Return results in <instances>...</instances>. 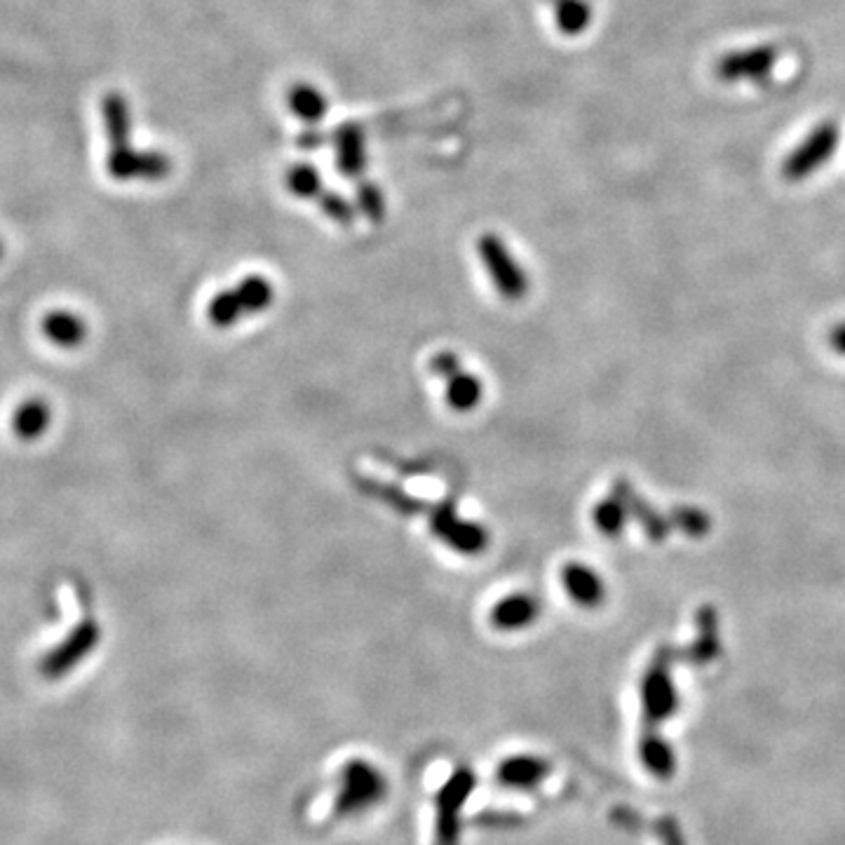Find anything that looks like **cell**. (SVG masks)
<instances>
[{"label": "cell", "instance_id": "cell-29", "mask_svg": "<svg viewBox=\"0 0 845 845\" xmlns=\"http://www.w3.org/2000/svg\"><path fill=\"white\" fill-rule=\"evenodd\" d=\"M319 202V210H323L331 221L341 223V225H352L355 221V207L341 198L338 193H331V191H323V196L317 198Z\"/></svg>", "mask_w": 845, "mask_h": 845}, {"label": "cell", "instance_id": "cell-13", "mask_svg": "<svg viewBox=\"0 0 845 845\" xmlns=\"http://www.w3.org/2000/svg\"><path fill=\"white\" fill-rule=\"evenodd\" d=\"M540 601L534 594L517 592L510 596H503L498 604L492 609V625L500 632H517L536 625V620L540 617Z\"/></svg>", "mask_w": 845, "mask_h": 845}, {"label": "cell", "instance_id": "cell-17", "mask_svg": "<svg viewBox=\"0 0 845 845\" xmlns=\"http://www.w3.org/2000/svg\"><path fill=\"white\" fill-rule=\"evenodd\" d=\"M102 113H104V127H106V137L110 148L127 146L129 135H131V113L129 104L125 102L123 94L110 92L102 102Z\"/></svg>", "mask_w": 845, "mask_h": 845}, {"label": "cell", "instance_id": "cell-31", "mask_svg": "<svg viewBox=\"0 0 845 845\" xmlns=\"http://www.w3.org/2000/svg\"><path fill=\"white\" fill-rule=\"evenodd\" d=\"M830 346L845 357V323L836 325L832 331H830Z\"/></svg>", "mask_w": 845, "mask_h": 845}, {"label": "cell", "instance_id": "cell-24", "mask_svg": "<svg viewBox=\"0 0 845 845\" xmlns=\"http://www.w3.org/2000/svg\"><path fill=\"white\" fill-rule=\"evenodd\" d=\"M672 529L682 531L688 538H705L711 531V517L703 507L693 505H674L669 515Z\"/></svg>", "mask_w": 845, "mask_h": 845}, {"label": "cell", "instance_id": "cell-26", "mask_svg": "<svg viewBox=\"0 0 845 845\" xmlns=\"http://www.w3.org/2000/svg\"><path fill=\"white\" fill-rule=\"evenodd\" d=\"M207 315H210V323L219 329H229V327H235L240 319L244 317L242 313V306L240 300L235 296V289H229V292H219L214 298L210 308H207Z\"/></svg>", "mask_w": 845, "mask_h": 845}, {"label": "cell", "instance_id": "cell-28", "mask_svg": "<svg viewBox=\"0 0 845 845\" xmlns=\"http://www.w3.org/2000/svg\"><path fill=\"white\" fill-rule=\"evenodd\" d=\"M642 751H644V763L651 768V773L655 775H667L669 768H672V751L669 747L657 738V736H651L644 740L642 744Z\"/></svg>", "mask_w": 845, "mask_h": 845}, {"label": "cell", "instance_id": "cell-9", "mask_svg": "<svg viewBox=\"0 0 845 845\" xmlns=\"http://www.w3.org/2000/svg\"><path fill=\"white\" fill-rule=\"evenodd\" d=\"M642 703L648 721H663L669 719L672 711L679 705L676 698V688L672 684L667 661L661 655L655 657V663L648 667L644 682H642Z\"/></svg>", "mask_w": 845, "mask_h": 845}, {"label": "cell", "instance_id": "cell-11", "mask_svg": "<svg viewBox=\"0 0 845 845\" xmlns=\"http://www.w3.org/2000/svg\"><path fill=\"white\" fill-rule=\"evenodd\" d=\"M550 775V763L536 754H517L503 759L496 768V782L515 792H531Z\"/></svg>", "mask_w": 845, "mask_h": 845}, {"label": "cell", "instance_id": "cell-16", "mask_svg": "<svg viewBox=\"0 0 845 845\" xmlns=\"http://www.w3.org/2000/svg\"><path fill=\"white\" fill-rule=\"evenodd\" d=\"M338 150H336V165L341 169L344 177L357 179L362 177L367 167V144L360 129H341L336 135Z\"/></svg>", "mask_w": 845, "mask_h": 845}, {"label": "cell", "instance_id": "cell-14", "mask_svg": "<svg viewBox=\"0 0 845 845\" xmlns=\"http://www.w3.org/2000/svg\"><path fill=\"white\" fill-rule=\"evenodd\" d=\"M43 334L56 348H81L87 338V325L81 315L71 310H52L43 317Z\"/></svg>", "mask_w": 845, "mask_h": 845}, {"label": "cell", "instance_id": "cell-5", "mask_svg": "<svg viewBox=\"0 0 845 845\" xmlns=\"http://www.w3.org/2000/svg\"><path fill=\"white\" fill-rule=\"evenodd\" d=\"M102 642V627L97 620L85 617L83 623L75 625L62 644H56L52 651L45 653L41 661V674L50 682L64 679L68 672L78 667L85 657L99 646Z\"/></svg>", "mask_w": 845, "mask_h": 845}, {"label": "cell", "instance_id": "cell-7", "mask_svg": "<svg viewBox=\"0 0 845 845\" xmlns=\"http://www.w3.org/2000/svg\"><path fill=\"white\" fill-rule=\"evenodd\" d=\"M778 62L780 50L775 45H757L726 52L714 66V73L723 83H761L770 78Z\"/></svg>", "mask_w": 845, "mask_h": 845}, {"label": "cell", "instance_id": "cell-15", "mask_svg": "<svg viewBox=\"0 0 845 845\" xmlns=\"http://www.w3.org/2000/svg\"><path fill=\"white\" fill-rule=\"evenodd\" d=\"M52 423V409L45 400H27L12 413V432L17 440L35 442L41 440Z\"/></svg>", "mask_w": 845, "mask_h": 845}, {"label": "cell", "instance_id": "cell-4", "mask_svg": "<svg viewBox=\"0 0 845 845\" xmlns=\"http://www.w3.org/2000/svg\"><path fill=\"white\" fill-rule=\"evenodd\" d=\"M425 515L430 519V531L435 534L448 550L465 557H475L488 548L492 536H488L484 526L458 517L456 507L451 503L427 505Z\"/></svg>", "mask_w": 845, "mask_h": 845}, {"label": "cell", "instance_id": "cell-10", "mask_svg": "<svg viewBox=\"0 0 845 845\" xmlns=\"http://www.w3.org/2000/svg\"><path fill=\"white\" fill-rule=\"evenodd\" d=\"M611 494L627 507L630 517H634L638 521V526H642L644 534L653 542H663L669 536V531H672L669 519L657 513L642 494H636V488L627 479H615Z\"/></svg>", "mask_w": 845, "mask_h": 845}, {"label": "cell", "instance_id": "cell-1", "mask_svg": "<svg viewBox=\"0 0 845 845\" xmlns=\"http://www.w3.org/2000/svg\"><path fill=\"white\" fill-rule=\"evenodd\" d=\"M390 794V782L379 765L350 759L336 782L334 811L338 817H360L379 807Z\"/></svg>", "mask_w": 845, "mask_h": 845}, {"label": "cell", "instance_id": "cell-19", "mask_svg": "<svg viewBox=\"0 0 845 845\" xmlns=\"http://www.w3.org/2000/svg\"><path fill=\"white\" fill-rule=\"evenodd\" d=\"M484 398V385L475 373L458 371L446 379V404L456 411H473Z\"/></svg>", "mask_w": 845, "mask_h": 845}, {"label": "cell", "instance_id": "cell-25", "mask_svg": "<svg viewBox=\"0 0 845 845\" xmlns=\"http://www.w3.org/2000/svg\"><path fill=\"white\" fill-rule=\"evenodd\" d=\"M287 186L289 191L296 196V198H304V200H317L319 196H323V177L317 175V169L313 165H294L289 172H287Z\"/></svg>", "mask_w": 845, "mask_h": 845}, {"label": "cell", "instance_id": "cell-22", "mask_svg": "<svg viewBox=\"0 0 845 845\" xmlns=\"http://www.w3.org/2000/svg\"><path fill=\"white\" fill-rule=\"evenodd\" d=\"M695 623H698V642L693 644V661H711L714 655L719 653V615H717V609L711 606H703L698 611V617H695Z\"/></svg>", "mask_w": 845, "mask_h": 845}, {"label": "cell", "instance_id": "cell-32", "mask_svg": "<svg viewBox=\"0 0 845 845\" xmlns=\"http://www.w3.org/2000/svg\"><path fill=\"white\" fill-rule=\"evenodd\" d=\"M0 256H3V242H0Z\"/></svg>", "mask_w": 845, "mask_h": 845}, {"label": "cell", "instance_id": "cell-6", "mask_svg": "<svg viewBox=\"0 0 845 845\" xmlns=\"http://www.w3.org/2000/svg\"><path fill=\"white\" fill-rule=\"evenodd\" d=\"M477 252L500 296L519 300L529 294V275L519 268L517 258L513 256L510 250H507V244L498 235L494 233L482 235L477 242Z\"/></svg>", "mask_w": 845, "mask_h": 845}, {"label": "cell", "instance_id": "cell-12", "mask_svg": "<svg viewBox=\"0 0 845 845\" xmlns=\"http://www.w3.org/2000/svg\"><path fill=\"white\" fill-rule=\"evenodd\" d=\"M561 585L582 609H596L604 604L606 599L604 580L599 578L594 569L585 567V563L580 561H569L567 567L561 569Z\"/></svg>", "mask_w": 845, "mask_h": 845}, {"label": "cell", "instance_id": "cell-20", "mask_svg": "<svg viewBox=\"0 0 845 845\" xmlns=\"http://www.w3.org/2000/svg\"><path fill=\"white\" fill-rule=\"evenodd\" d=\"M289 108L304 123H319L327 116V99L317 87L298 83L289 89Z\"/></svg>", "mask_w": 845, "mask_h": 845}, {"label": "cell", "instance_id": "cell-8", "mask_svg": "<svg viewBox=\"0 0 845 845\" xmlns=\"http://www.w3.org/2000/svg\"><path fill=\"white\" fill-rule=\"evenodd\" d=\"M106 169L118 181H160L172 172V160L158 150H137L127 144L108 150Z\"/></svg>", "mask_w": 845, "mask_h": 845}, {"label": "cell", "instance_id": "cell-21", "mask_svg": "<svg viewBox=\"0 0 845 845\" xmlns=\"http://www.w3.org/2000/svg\"><path fill=\"white\" fill-rule=\"evenodd\" d=\"M554 19L561 33L580 35L592 24V6L588 0H552Z\"/></svg>", "mask_w": 845, "mask_h": 845}, {"label": "cell", "instance_id": "cell-30", "mask_svg": "<svg viewBox=\"0 0 845 845\" xmlns=\"http://www.w3.org/2000/svg\"><path fill=\"white\" fill-rule=\"evenodd\" d=\"M427 367L432 373L446 381V379H451V376L461 371V357L451 350H442L437 355H432V360Z\"/></svg>", "mask_w": 845, "mask_h": 845}, {"label": "cell", "instance_id": "cell-3", "mask_svg": "<svg viewBox=\"0 0 845 845\" xmlns=\"http://www.w3.org/2000/svg\"><path fill=\"white\" fill-rule=\"evenodd\" d=\"M477 775L473 768H456L446 778L435 796V845H458L461 843V813L465 801L473 796Z\"/></svg>", "mask_w": 845, "mask_h": 845}, {"label": "cell", "instance_id": "cell-2", "mask_svg": "<svg viewBox=\"0 0 845 845\" xmlns=\"http://www.w3.org/2000/svg\"><path fill=\"white\" fill-rule=\"evenodd\" d=\"M838 141H841V127L836 120H824L815 125L811 131H807V137L792 150V154L782 160V167H780L782 179L796 183L813 177L824 162H830L834 158Z\"/></svg>", "mask_w": 845, "mask_h": 845}, {"label": "cell", "instance_id": "cell-27", "mask_svg": "<svg viewBox=\"0 0 845 845\" xmlns=\"http://www.w3.org/2000/svg\"><path fill=\"white\" fill-rule=\"evenodd\" d=\"M357 210H360L369 221L379 223L385 216V198L381 193V188L376 183L362 181L360 188H357Z\"/></svg>", "mask_w": 845, "mask_h": 845}, {"label": "cell", "instance_id": "cell-18", "mask_svg": "<svg viewBox=\"0 0 845 845\" xmlns=\"http://www.w3.org/2000/svg\"><path fill=\"white\" fill-rule=\"evenodd\" d=\"M235 296L240 300L244 317H247V315H258L263 310H268L273 306L275 289H273L268 277L250 275V277H244L237 282Z\"/></svg>", "mask_w": 845, "mask_h": 845}, {"label": "cell", "instance_id": "cell-23", "mask_svg": "<svg viewBox=\"0 0 845 845\" xmlns=\"http://www.w3.org/2000/svg\"><path fill=\"white\" fill-rule=\"evenodd\" d=\"M627 519H630L627 507L620 503L613 494L606 500H599L592 510V521L596 526V531L604 534L606 538H615V536L623 534Z\"/></svg>", "mask_w": 845, "mask_h": 845}]
</instances>
